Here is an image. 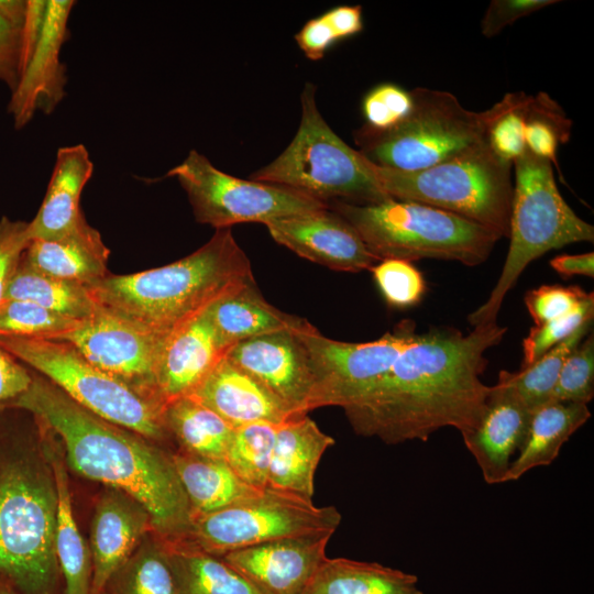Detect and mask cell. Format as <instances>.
I'll return each instance as SVG.
<instances>
[{
    "label": "cell",
    "instance_id": "30bf717a",
    "mask_svg": "<svg viewBox=\"0 0 594 594\" xmlns=\"http://www.w3.org/2000/svg\"><path fill=\"white\" fill-rule=\"evenodd\" d=\"M413 107L396 125L375 130L363 125L354 132L360 152L372 163L403 172L439 164L486 140L491 108L465 109L451 92L417 87Z\"/></svg>",
    "mask_w": 594,
    "mask_h": 594
},
{
    "label": "cell",
    "instance_id": "8d00e7d4",
    "mask_svg": "<svg viewBox=\"0 0 594 594\" xmlns=\"http://www.w3.org/2000/svg\"><path fill=\"white\" fill-rule=\"evenodd\" d=\"M277 426L260 422L235 428L224 457L238 476L260 490L267 488Z\"/></svg>",
    "mask_w": 594,
    "mask_h": 594
},
{
    "label": "cell",
    "instance_id": "f907efd6",
    "mask_svg": "<svg viewBox=\"0 0 594 594\" xmlns=\"http://www.w3.org/2000/svg\"><path fill=\"white\" fill-rule=\"evenodd\" d=\"M337 40L352 36L363 29L361 6H339L322 14Z\"/></svg>",
    "mask_w": 594,
    "mask_h": 594
},
{
    "label": "cell",
    "instance_id": "7402d4cb",
    "mask_svg": "<svg viewBox=\"0 0 594 594\" xmlns=\"http://www.w3.org/2000/svg\"><path fill=\"white\" fill-rule=\"evenodd\" d=\"M232 428L251 424L280 425L295 415L265 386L224 356L189 395Z\"/></svg>",
    "mask_w": 594,
    "mask_h": 594
},
{
    "label": "cell",
    "instance_id": "9c48e42d",
    "mask_svg": "<svg viewBox=\"0 0 594 594\" xmlns=\"http://www.w3.org/2000/svg\"><path fill=\"white\" fill-rule=\"evenodd\" d=\"M0 346L90 413L175 450L164 424L165 405L101 371L69 342L0 337Z\"/></svg>",
    "mask_w": 594,
    "mask_h": 594
},
{
    "label": "cell",
    "instance_id": "6da1fadb",
    "mask_svg": "<svg viewBox=\"0 0 594 594\" xmlns=\"http://www.w3.org/2000/svg\"><path fill=\"white\" fill-rule=\"evenodd\" d=\"M506 331L490 322L466 334L451 327L417 333L375 387L343 409L352 429L388 444L427 441L446 427L471 431L491 391L481 380L485 353Z\"/></svg>",
    "mask_w": 594,
    "mask_h": 594
},
{
    "label": "cell",
    "instance_id": "4dcf8cb0",
    "mask_svg": "<svg viewBox=\"0 0 594 594\" xmlns=\"http://www.w3.org/2000/svg\"><path fill=\"white\" fill-rule=\"evenodd\" d=\"M164 424L175 450L198 457L224 459L234 428L190 396L168 403Z\"/></svg>",
    "mask_w": 594,
    "mask_h": 594
},
{
    "label": "cell",
    "instance_id": "4316f807",
    "mask_svg": "<svg viewBox=\"0 0 594 594\" xmlns=\"http://www.w3.org/2000/svg\"><path fill=\"white\" fill-rule=\"evenodd\" d=\"M172 461L187 497L191 520L238 505L264 490L244 482L224 459L172 451Z\"/></svg>",
    "mask_w": 594,
    "mask_h": 594
},
{
    "label": "cell",
    "instance_id": "e0dca14e",
    "mask_svg": "<svg viewBox=\"0 0 594 594\" xmlns=\"http://www.w3.org/2000/svg\"><path fill=\"white\" fill-rule=\"evenodd\" d=\"M265 226L278 244L334 271H370L380 262L354 228L330 208L276 219Z\"/></svg>",
    "mask_w": 594,
    "mask_h": 594
},
{
    "label": "cell",
    "instance_id": "d590c367",
    "mask_svg": "<svg viewBox=\"0 0 594 594\" xmlns=\"http://www.w3.org/2000/svg\"><path fill=\"white\" fill-rule=\"evenodd\" d=\"M524 138L526 148L534 155L553 163L561 175L557 153L560 144L569 141L572 121L563 109L546 92L527 97Z\"/></svg>",
    "mask_w": 594,
    "mask_h": 594
},
{
    "label": "cell",
    "instance_id": "5b68a950",
    "mask_svg": "<svg viewBox=\"0 0 594 594\" xmlns=\"http://www.w3.org/2000/svg\"><path fill=\"white\" fill-rule=\"evenodd\" d=\"M329 208L354 228L378 261L436 258L476 266L502 239L477 222L415 201L392 198L355 205L337 200Z\"/></svg>",
    "mask_w": 594,
    "mask_h": 594
},
{
    "label": "cell",
    "instance_id": "52a82bcc",
    "mask_svg": "<svg viewBox=\"0 0 594 594\" xmlns=\"http://www.w3.org/2000/svg\"><path fill=\"white\" fill-rule=\"evenodd\" d=\"M370 167L391 198L452 212L508 238L513 163L498 156L486 140L416 172L382 167L372 162Z\"/></svg>",
    "mask_w": 594,
    "mask_h": 594
},
{
    "label": "cell",
    "instance_id": "d6986e66",
    "mask_svg": "<svg viewBox=\"0 0 594 594\" xmlns=\"http://www.w3.org/2000/svg\"><path fill=\"white\" fill-rule=\"evenodd\" d=\"M153 530L147 509L129 494L109 486L98 493L90 524V594H102L112 573Z\"/></svg>",
    "mask_w": 594,
    "mask_h": 594
},
{
    "label": "cell",
    "instance_id": "ac0fdd59",
    "mask_svg": "<svg viewBox=\"0 0 594 594\" xmlns=\"http://www.w3.org/2000/svg\"><path fill=\"white\" fill-rule=\"evenodd\" d=\"M332 535L288 538L228 552L220 558L262 594H304L327 559Z\"/></svg>",
    "mask_w": 594,
    "mask_h": 594
},
{
    "label": "cell",
    "instance_id": "681fc988",
    "mask_svg": "<svg viewBox=\"0 0 594 594\" xmlns=\"http://www.w3.org/2000/svg\"><path fill=\"white\" fill-rule=\"evenodd\" d=\"M295 40L300 50L311 61L322 58L327 50L338 41L322 15L305 23L296 34Z\"/></svg>",
    "mask_w": 594,
    "mask_h": 594
},
{
    "label": "cell",
    "instance_id": "d4e9b609",
    "mask_svg": "<svg viewBox=\"0 0 594 594\" xmlns=\"http://www.w3.org/2000/svg\"><path fill=\"white\" fill-rule=\"evenodd\" d=\"M110 250L100 232L85 220L53 240H31L22 261L35 271L88 287L107 276Z\"/></svg>",
    "mask_w": 594,
    "mask_h": 594
},
{
    "label": "cell",
    "instance_id": "4fadbf2b",
    "mask_svg": "<svg viewBox=\"0 0 594 594\" xmlns=\"http://www.w3.org/2000/svg\"><path fill=\"white\" fill-rule=\"evenodd\" d=\"M314 377L311 410L343 409L367 395L415 339V322L402 321L392 332L367 342H343L321 334L306 319L296 328Z\"/></svg>",
    "mask_w": 594,
    "mask_h": 594
},
{
    "label": "cell",
    "instance_id": "7c38bea8",
    "mask_svg": "<svg viewBox=\"0 0 594 594\" xmlns=\"http://www.w3.org/2000/svg\"><path fill=\"white\" fill-rule=\"evenodd\" d=\"M166 176L175 177L185 190L196 221L216 230L242 222L266 224L329 208L328 204L286 186L226 174L195 150Z\"/></svg>",
    "mask_w": 594,
    "mask_h": 594
},
{
    "label": "cell",
    "instance_id": "8992f818",
    "mask_svg": "<svg viewBox=\"0 0 594 594\" xmlns=\"http://www.w3.org/2000/svg\"><path fill=\"white\" fill-rule=\"evenodd\" d=\"M513 166L510 243L488 298L468 316L473 327L496 322L505 296L532 261L550 250L594 241V227L580 218L563 199L549 161L526 148L514 160Z\"/></svg>",
    "mask_w": 594,
    "mask_h": 594
},
{
    "label": "cell",
    "instance_id": "836d02e7",
    "mask_svg": "<svg viewBox=\"0 0 594 594\" xmlns=\"http://www.w3.org/2000/svg\"><path fill=\"white\" fill-rule=\"evenodd\" d=\"M107 594H177L164 539L154 530L109 578Z\"/></svg>",
    "mask_w": 594,
    "mask_h": 594
},
{
    "label": "cell",
    "instance_id": "db71d44e",
    "mask_svg": "<svg viewBox=\"0 0 594 594\" xmlns=\"http://www.w3.org/2000/svg\"><path fill=\"white\" fill-rule=\"evenodd\" d=\"M102 594H107L106 592H103Z\"/></svg>",
    "mask_w": 594,
    "mask_h": 594
},
{
    "label": "cell",
    "instance_id": "9a60e30c",
    "mask_svg": "<svg viewBox=\"0 0 594 594\" xmlns=\"http://www.w3.org/2000/svg\"><path fill=\"white\" fill-rule=\"evenodd\" d=\"M168 333L144 329L98 304L90 318L54 340L69 342L101 371L139 394L164 404L155 377Z\"/></svg>",
    "mask_w": 594,
    "mask_h": 594
},
{
    "label": "cell",
    "instance_id": "2e32d148",
    "mask_svg": "<svg viewBox=\"0 0 594 594\" xmlns=\"http://www.w3.org/2000/svg\"><path fill=\"white\" fill-rule=\"evenodd\" d=\"M296 328L234 343L226 356L265 386L295 415H307L311 410L314 377Z\"/></svg>",
    "mask_w": 594,
    "mask_h": 594
},
{
    "label": "cell",
    "instance_id": "60d3db41",
    "mask_svg": "<svg viewBox=\"0 0 594 594\" xmlns=\"http://www.w3.org/2000/svg\"><path fill=\"white\" fill-rule=\"evenodd\" d=\"M594 397L593 330L569 354L559 373L551 402L588 405Z\"/></svg>",
    "mask_w": 594,
    "mask_h": 594
},
{
    "label": "cell",
    "instance_id": "e575fe53",
    "mask_svg": "<svg viewBox=\"0 0 594 594\" xmlns=\"http://www.w3.org/2000/svg\"><path fill=\"white\" fill-rule=\"evenodd\" d=\"M592 326L593 320L583 323L528 367L517 372L501 371L495 385L512 394L531 411L551 402L564 361L592 331Z\"/></svg>",
    "mask_w": 594,
    "mask_h": 594
},
{
    "label": "cell",
    "instance_id": "f5cc1de1",
    "mask_svg": "<svg viewBox=\"0 0 594 594\" xmlns=\"http://www.w3.org/2000/svg\"><path fill=\"white\" fill-rule=\"evenodd\" d=\"M0 594H16V593L9 586L0 584Z\"/></svg>",
    "mask_w": 594,
    "mask_h": 594
},
{
    "label": "cell",
    "instance_id": "74e56055",
    "mask_svg": "<svg viewBox=\"0 0 594 594\" xmlns=\"http://www.w3.org/2000/svg\"><path fill=\"white\" fill-rule=\"evenodd\" d=\"M81 322L24 300L3 299L0 302V337L54 340L74 330Z\"/></svg>",
    "mask_w": 594,
    "mask_h": 594
},
{
    "label": "cell",
    "instance_id": "7bdbcfd3",
    "mask_svg": "<svg viewBox=\"0 0 594 594\" xmlns=\"http://www.w3.org/2000/svg\"><path fill=\"white\" fill-rule=\"evenodd\" d=\"M410 92L394 84L373 88L363 99L362 110L367 127L386 130L398 124L410 111Z\"/></svg>",
    "mask_w": 594,
    "mask_h": 594
},
{
    "label": "cell",
    "instance_id": "1f68e13d",
    "mask_svg": "<svg viewBox=\"0 0 594 594\" xmlns=\"http://www.w3.org/2000/svg\"><path fill=\"white\" fill-rule=\"evenodd\" d=\"M165 543L177 594H262L220 557L187 542Z\"/></svg>",
    "mask_w": 594,
    "mask_h": 594
},
{
    "label": "cell",
    "instance_id": "ba28073f",
    "mask_svg": "<svg viewBox=\"0 0 594 594\" xmlns=\"http://www.w3.org/2000/svg\"><path fill=\"white\" fill-rule=\"evenodd\" d=\"M251 179L282 185L330 204H377L392 199L375 179L370 161L341 140L316 103V87L301 92V120L288 146Z\"/></svg>",
    "mask_w": 594,
    "mask_h": 594
},
{
    "label": "cell",
    "instance_id": "c3c4849f",
    "mask_svg": "<svg viewBox=\"0 0 594 594\" xmlns=\"http://www.w3.org/2000/svg\"><path fill=\"white\" fill-rule=\"evenodd\" d=\"M31 382L30 369L0 346V404L24 393Z\"/></svg>",
    "mask_w": 594,
    "mask_h": 594
},
{
    "label": "cell",
    "instance_id": "83f0119b",
    "mask_svg": "<svg viewBox=\"0 0 594 594\" xmlns=\"http://www.w3.org/2000/svg\"><path fill=\"white\" fill-rule=\"evenodd\" d=\"M206 311L228 348L253 337L294 329L304 320L267 302L255 282L224 294Z\"/></svg>",
    "mask_w": 594,
    "mask_h": 594
},
{
    "label": "cell",
    "instance_id": "8fae6325",
    "mask_svg": "<svg viewBox=\"0 0 594 594\" xmlns=\"http://www.w3.org/2000/svg\"><path fill=\"white\" fill-rule=\"evenodd\" d=\"M340 522L334 506L318 507L300 496L265 488L243 503L194 518L179 542L221 557L280 539L333 535Z\"/></svg>",
    "mask_w": 594,
    "mask_h": 594
},
{
    "label": "cell",
    "instance_id": "7a4b0ae2",
    "mask_svg": "<svg viewBox=\"0 0 594 594\" xmlns=\"http://www.w3.org/2000/svg\"><path fill=\"white\" fill-rule=\"evenodd\" d=\"M30 372L29 388L0 407L23 409L38 418L58 437L68 470L135 498L166 542L185 540L191 514L172 451L98 417L43 375Z\"/></svg>",
    "mask_w": 594,
    "mask_h": 594
},
{
    "label": "cell",
    "instance_id": "7dc6e473",
    "mask_svg": "<svg viewBox=\"0 0 594 594\" xmlns=\"http://www.w3.org/2000/svg\"><path fill=\"white\" fill-rule=\"evenodd\" d=\"M22 25L0 12V80L11 91L18 81Z\"/></svg>",
    "mask_w": 594,
    "mask_h": 594
},
{
    "label": "cell",
    "instance_id": "484cf974",
    "mask_svg": "<svg viewBox=\"0 0 594 594\" xmlns=\"http://www.w3.org/2000/svg\"><path fill=\"white\" fill-rule=\"evenodd\" d=\"M41 422L56 485L55 550L63 578V594H90L91 556L74 516L64 449L55 432Z\"/></svg>",
    "mask_w": 594,
    "mask_h": 594
},
{
    "label": "cell",
    "instance_id": "44dd1931",
    "mask_svg": "<svg viewBox=\"0 0 594 594\" xmlns=\"http://www.w3.org/2000/svg\"><path fill=\"white\" fill-rule=\"evenodd\" d=\"M531 414L512 394L491 386L477 425L462 435L487 484L506 483L512 459L524 443Z\"/></svg>",
    "mask_w": 594,
    "mask_h": 594
},
{
    "label": "cell",
    "instance_id": "277c9868",
    "mask_svg": "<svg viewBox=\"0 0 594 594\" xmlns=\"http://www.w3.org/2000/svg\"><path fill=\"white\" fill-rule=\"evenodd\" d=\"M252 282L250 260L231 228H226L180 260L133 274L109 273L89 289L110 312L150 331L168 333Z\"/></svg>",
    "mask_w": 594,
    "mask_h": 594
},
{
    "label": "cell",
    "instance_id": "ffe728a7",
    "mask_svg": "<svg viewBox=\"0 0 594 594\" xmlns=\"http://www.w3.org/2000/svg\"><path fill=\"white\" fill-rule=\"evenodd\" d=\"M228 349L206 310L170 331L163 344L155 377L164 404L191 395Z\"/></svg>",
    "mask_w": 594,
    "mask_h": 594
},
{
    "label": "cell",
    "instance_id": "816d5d0a",
    "mask_svg": "<svg viewBox=\"0 0 594 594\" xmlns=\"http://www.w3.org/2000/svg\"><path fill=\"white\" fill-rule=\"evenodd\" d=\"M550 266L561 276L571 277L573 275H584L594 277V253L562 254L550 261Z\"/></svg>",
    "mask_w": 594,
    "mask_h": 594
},
{
    "label": "cell",
    "instance_id": "ee69618b",
    "mask_svg": "<svg viewBox=\"0 0 594 594\" xmlns=\"http://www.w3.org/2000/svg\"><path fill=\"white\" fill-rule=\"evenodd\" d=\"M588 294L579 286L541 285L527 292L525 305L538 326L572 312Z\"/></svg>",
    "mask_w": 594,
    "mask_h": 594
},
{
    "label": "cell",
    "instance_id": "3957f363",
    "mask_svg": "<svg viewBox=\"0 0 594 594\" xmlns=\"http://www.w3.org/2000/svg\"><path fill=\"white\" fill-rule=\"evenodd\" d=\"M56 509L42 422L0 407V584L16 594H63Z\"/></svg>",
    "mask_w": 594,
    "mask_h": 594
},
{
    "label": "cell",
    "instance_id": "603a6c76",
    "mask_svg": "<svg viewBox=\"0 0 594 594\" xmlns=\"http://www.w3.org/2000/svg\"><path fill=\"white\" fill-rule=\"evenodd\" d=\"M94 174V163L84 144L61 146L44 199L28 222L30 240H53L75 230L86 219L80 197Z\"/></svg>",
    "mask_w": 594,
    "mask_h": 594
},
{
    "label": "cell",
    "instance_id": "f35d334b",
    "mask_svg": "<svg viewBox=\"0 0 594 594\" xmlns=\"http://www.w3.org/2000/svg\"><path fill=\"white\" fill-rule=\"evenodd\" d=\"M528 95L509 92L491 108L486 141L502 158L514 162L526 151L524 108Z\"/></svg>",
    "mask_w": 594,
    "mask_h": 594
},
{
    "label": "cell",
    "instance_id": "f546056e",
    "mask_svg": "<svg viewBox=\"0 0 594 594\" xmlns=\"http://www.w3.org/2000/svg\"><path fill=\"white\" fill-rule=\"evenodd\" d=\"M304 594H424L415 574L377 562L327 559Z\"/></svg>",
    "mask_w": 594,
    "mask_h": 594
},
{
    "label": "cell",
    "instance_id": "f1b7e54d",
    "mask_svg": "<svg viewBox=\"0 0 594 594\" xmlns=\"http://www.w3.org/2000/svg\"><path fill=\"white\" fill-rule=\"evenodd\" d=\"M591 418L588 406L579 403L549 402L530 417L521 448L509 466L506 482L526 472L551 464L569 438Z\"/></svg>",
    "mask_w": 594,
    "mask_h": 594
},
{
    "label": "cell",
    "instance_id": "bcb514c9",
    "mask_svg": "<svg viewBox=\"0 0 594 594\" xmlns=\"http://www.w3.org/2000/svg\"><path fill=\"white\" fill-rule=\"evenodd\" d=\"M558 2L560 1L493 0L490 2L481 22L482 34L486 37H493L515 21Z\"/></svg>",
    "mask_w": 594,
    "mask_h": 594
},
{
    "label": "cell",
    "instance_id": "cb8c5ba5",
    "mask_svg": "<svg viewBox=\"0 0 594 594\" xmlns=\"http://www.w3.org/2000/svg\"><path fill=\"white\" fill-rule=\"evenodd\" d=\"M334 439L307 415L293 417L276 428L267 488L312 501L315 473Z\"/></svg>",
    "mask_w": 594,
    "mask_h": 594
},
{
    "label": "cell",
    "instance_id": "5bb4252c",
    "mask_svg": "<svg viewBox=\"0 0 594 594\" xmlns=\"http://www.w3.org/2000/svg\"><path fill=\"white\" fill-rule=\"evenodd\" d=\"M74 6L73 0H28L18 81L9 102L16 129L26 125L36 112L50 114L65 97L67 75L61 52Z\"/></svg>",
    "mask_w": 594,
    "mask_h": 594
},
{
    "label": "cell",
    "instance_id": "ab89813d",
    "mask_svg": "<svg viewBox=\"0 0 594 594\" xmlns=\"http://www.w3.org/2000/svg\"><path fill=\"white\" fill-rule=\"evenodd\" d=\"M373 278L386 304L394 308H409L418 305L426 293L422 273L411 262L386 258L371 270Z\"/></svg>",
    "mask_w": 594,
    "mask_h": 594
},
{
    "label": "cell",
    "instance_id": "d6a6232c",
    "mask_svg": "<svg viewBox=\"0 0 594 594\" xmlns=\"http://www.w3.org/2000/svg\"><path fill=\"white\" fill-rule=\"evenodd\" d=\"M4 299L33 302L77 321L90 318L98 306L88 286L35 271L22 258L9 282Z\"/></svg>",
    "mask_w": 594,
    "mask_h": 594
},
{
    "label": "cell",
    "instance_id": "f6af8a7d",
    "mask_svg": "<svg viewBox=\"0 0 594 594\" xmlns=\"http://www.w3.org/2000/svg\"><path fill=\"white\" fill-rule=\"evenodd\" d=\"M28 222L0 218V302L30 240Z\"/></svg>",
    "mask_w": 594,
    "mask_h": 594
},
{
    "label": "cell",
    "instance_id": "b9f144b4",
    "mask_svg": "<svg viewBox=\"0 0 594 594\" xmlns=\"http://www.w3.org/2000/svg\"><path fill=\"white\" fill-rule=\"evenodd\" d=\"M594 317V295L588 296L570 314L554 320L535 326L522 340V361L520 369L528 367L550 349L565 340L578 328Z\"/></svg>",
    "mask_w": 594,
    "mask_h": 594
}]
</instances>
